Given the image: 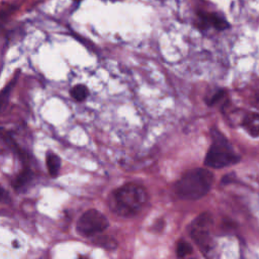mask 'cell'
Returning a JSON list of instances; mask_svg holds the SVG:
<instances>
[{
	"mask_svg": "<svg viewBox=\"0 0 259 259\" xmlns=\"http://www.w3.org/2000/svg\"><path fill=\"white\" fill-rule=\"evenodd\" d=\"M147 198L144 187L136 183H125L113 190L108 202L112 211L118 215L133 217L142 210Z\"/></svg>",
	"mask_w": 259,
	"mask_h": 259,
	"instance_id": "1",
	"label": "cell"
},
{
	"mask_svg": "<svg viewBox=\"0 0 259 259\" xmlns=\"http://www.w3.org/2000/svg\"><path fill=\"white\" fill-rule=\"evenodd\" d=\"M212 181L213 176L207 169H192L177 181L175 191L183 199H199L209 191Z\"/></svg>",
	"mask_w": 259,
	"mask_h": 259,
	"instance_id": "2",
	"label": "cell"
},
{
	"mask_svg": "<svg viewBox=\"0 0 259 259\" xmlns=\"http://www.w3.org/2000/svg\"><path fill=\"white\" fill-rule=\"evenodd\" d=\"M212 145L204 160V164L211 168H223L239 162L240 157L234 152L228 140L215 130L211 131Z\"/></svg>",
	"mask_w": 259,
	"mask_h": 259,
	"instance_id": "3",
	"label": "cell"
},
{
	"mask_svg": "<svg viewBox=\"0 0 259 259\" xmlns=\"http://www.w3.org/2000/svg\"><path fill=\"white\" fill-rule=\"evenodd\" d=\"M108 225V220L102 212L97 209H89L79 218L76 229L80 235L89 237L103 232Z\"/></svg>",
	"mask_w": 259,
	"mask_h": 259,
	"instance_id": "4",
	"label": "cell"
},
{
	"mask_svg": "<svg viewBox=\"0 0 259 259\" xmlns=\"http://www.w3.org/2000/svg\"><path fill=\"white\" fill-rule=\"evenodd\" d=\"M210 224V215L206 213L199 215L192 224L191 237L203 253H207L211 248V240L208 231Z\"/></svg>",
	"mask_w": 259,
	"mask_h": 259,
	"instance_id": "5",
	"label": "cell"
},
{
	"mask_svg": "<svg viewBox=\"0 0 259 259\" xmlns=\"http://www.w3.org/2000/svg\"><path fill=\"white\" fill-rule=\"evenodd\" d=\"M198 18H199V24L201 28H206L207 26L211 25L219 30H224L229 26V23L227 22V20L217 13L199 12Z\"/></svg>",
	"mask_w": 259,
	"mask_h": 259,
	"instance_id": "6",
	"label": "cell"
},
{
	"mask_svg": "<svg viewBox=\"0 0 259 259\" xmlns=\"http://www.w3.org/2000/svg\"><path fill=\"white\" fill-rule=\"evenodd\" d=\"M243 126L253 137L259 136V114L249 113L244 117Z\"/></svg>",
	"mask_w": 259,
	"mask_h": 259,
	"instance_id": "7",
	"label": "cell"
},
{
	"mask_svg": "<svg viewBox=\"0 0 259 259\" xmlns=\"http://www.w3.org/2000/svg\"><path fill=\"white\" fill-rule=\"evenodd\" d=\"M47 166L52 177H57L61 167V160L55 153H49L47 155Z\"/></svg>",
	"mask_w": 259,
	"mask_h": 259,
	"instance_id": "8",
	"label": "cell"
},
{
	"mask_svg": "<svg viewBox=\"0 0 259 259\" xmlns=\"http://www.w3.org/2000/svg\"><path fill=\"white\" fill-rule=\"evenodd\" d=\"M71 96L76 100V101H83L87 98L89 91L88 88L82 84L76 85L71 89Z\"/></svg>",
	"mask_w": 259,
	"mask_h": 259,
	"instance_id": "9",
	"label": "cell"
},
{
	"mask_svg": "<svg viewBox=\"0 0 259 259\" xmlns=\"http://www.w3.org/2000/svg\"><path fill=\"white\" fill-rule=\"evenodd\" d=\"M95 244L105 249H114L117 246L116 241L109 236H99L95 240Z\"/></svg>",
	"mask_w": 259,
	"mask_h": 259,
	"instance_id": "10",
	"label": "cell"
},
{
	"mask_svg": "<svg viewBox=\"0 0 259 259\" xmlns=\"http://www.w3.org/2000/svg\"><path fill=\"white\" fill-rule=\"evenodd\" d=\"M31 178V172L29 170H24L22 171L13 181V186L14 188H20L24 186Z\"/></svg>",
	"mask_w": 259,
	"mask_h": 259,
	"instance_id": "11",
	"label": "cell"
},
{
	"mask_svg": "<svg viewBox=\"0 0 259 259\" xmlns=\"http://www.w3.org/2000/svg\"><path fill=\"white\" fill-rule=\"evenodd\" d=\"M192 252V247L190 244H188L187 242L181 241L178 243L177 245V249H176V254L179 258H183L186 255L190 254Z\"/></svg>",
	"mask_w": 259,
	"mask_h": 259,
	"instance_id": "12",
	"label": "cell"
},
{
	"mask_svg": "<svg viewBox=\"0 0 259 259\" xmlns=\"http://www.w3.org/2000/svg\"><path fill=\"white\" fill-rule=\"evenodd\" d=\"M223 95H224V91H223V90L218 91L217 93H214V94L210 97V99H209V101H208V104L212 105V104L217 103V102H218V101L223 97Z\"/></svg>",
	"mask_w": 259,
	"mask_h": 259,
	"instance_id": "13",
	"label": "cell"
},
{
	"mask_svg": "<svg viewBox=\"0 0 259 259\" xmlns=\"http://www.w3.org/2000/svg\"><path fill=\"white\" fill-rule=\"evenodd\" d=\"M6 199H8V194L2 187H0V201H5Z\"/></svg>",
	"mask_w": 259,
	"mask_h": 259,
	"instance_id": "14",
	"label": "cell"
},
{
	"mask_svg": "<svg viewBox=\"0 0 259 259\" xmlns=\"http://www.w3.org/2000/svg\"><path fill=\"white\" fill-rule=\"evenodd\" d=\"M257 106H258V107H259V98H258V99H257Z\"/></svg>",
	"mask_w": 259,
	"mask_h": 259,
	"instance_id": "15",
	"label": "cell"
},
{
	"mask_svg": "<svg viewBox=\"0 0 259 259\" xmlns=\"http://www.w3.org/2000/svg\"><path fill=\"white\" fill-rule=\"evenodd\" d=\"M74 1H80V0H74Z\"/></svg>",
	"mask_w": 259,
	"mask_h": 259,
	"instance_id": "16",
	"label": "cell"
},
{
	"mask_svg": "<svg viewBox=\"0 0 259 259\" xmlns=\"http://www.w3.org/2000/svg\"><path fill=\"white\" fill-rule=\"evenodd\" d=\"M78 259H84V258H78Z\"/></svg>",
	"mask_w": 259,
	"mask_h": 259,
	"instance_id": "17",
	"label": "cell"
}]
</instances>
